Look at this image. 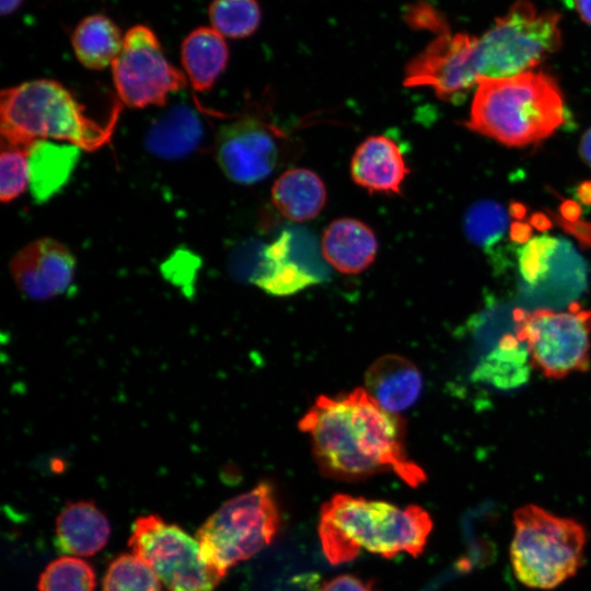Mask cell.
<instances>
[{"label": "cell", "mask_w": 591, "mask_h": 591, "mask_svg": "<svg viewBox=\"0 0 591 591\" xmlns=\"http://www.w3.org/2000/svg\"><path fill=\"white\" fill-rule=\"evenodd\" d=\"M379 243L373 230L354 218H339L325 229L321 250L323 258L343 274H358L375 259Z\"/></svg>", "instance_id": "16"}, {"label": "cell", "mask_w": 591, "mask_h": 591, "mask_svg": "<svg viewBox=\"0 0 591 591\" xmlns=\"http://www.w3.org/2000/svg\"><path fill=\"white\" fill-rule=\"evenodd\" d=\"M530 356L515 336H503L498 346L477 366L474 378L500 389H514L530 374Z\"/></svg>", "instance_id": "24"}, {"label": "cell", "mask_w": 591, "mask_h": 591, "mask_svg": "<svg viewBox=\"0 0 591 591\" xmlns=\"http://www.w3.org/2000/svg\"><path fill=\"white\" fill-rule=\"evenodd\" d=\"M579 154L583 162L591 167V128L583 134L580 140Z\"/></svg>", "instance_id": "37"}, {"label": "cell", "mask_w": 591, "mask_h": 591, "mask_svg": "<svg viewBox=\"0 0 591 591\" xmlns=\"http://www.w3.org/2000/svg\"><path fill=\"white\" fill-rule=\"evenodd\" d=\"M81 149L66 142L36 140L28 151V186L37 202L58 193L70 178Z\"/></svg>", "instance_id": "19"}, {"label": "cell", "mask_w": 591, "mask_h": 591, "mask_svg": "<svg viewBox=\"0 0 591 591\" xmlns=\"http://www.w3.org/2000/svg\"><path fill=\"white\" fill-rule=\"evenodd\" d=\"M202 127L188 108H172L151 127L147 144L151 152L169 159L189 153L198 144Z\"/></svg>", "instance_id": "23"}, {"label": "cell", "mask_w": 591, "mask_h": 591, "mask_svg": "<svg viewBox=\"0 0 591 591\" xmlns=\"http://www.w3.org/2000/svg\"><path fill=\"white\" fill-rule=\"evenodd\" d=\"M312 591H378L373 582L355 575H339L323 581Z\"/></svg>", "instance_id": "32"}, {"label": "cell", "mask_w": 591, "mask_h": 591, "mask_svg": "<svg viewBox=\"0 0 591 591\" xmlns=\"http://www.w3.org/2000/svg\"><path fill=\"white\" fill-rule=\"evenodd\" d=\"M329 271L317 252L306 242L296 241L283 231L264 246L259 273L254 285L273 296H290L328 279Z\"/></svg>", "instance_id": "14"}, {"label": "cell", "mask_w": 591, "mask_h": 591, "mask_svg": "<svg viewBox=\"0 0 591 591\" xmlns=\"http://www.w3.org/2000/svg\"><path fill=\"white\" fill-rule=\"evenodd\" d=\"M512 522L509 557L521 584L553 590L583 566L588 532L578 520L528 503L514 510Z\"/></svg>", "instance_id": "5"}, {"label": "cell", "mask_w": 591, "mask_h": 591, "mask_svg": "<svg viewBox=\"0 0 591 591\" xmlns=\"http://www.w3.org/2000/svg\"><path fill=\"white\" fill-rule=\"evenodd\" d=\"M508 216L503 207L494 200H479L472 205L464 217V230L470 241L488 248L503 236Z\"/></svg>", "instance_id": "27"}, {"label": "cell", "mask_w": 591, "mask_h": 591, "mask_svg": "<svg viewBox=\"0 0 591 591\" xmlns=\"http://www.w3.org/2000/svg\"><path fill=\"white\" fill-rule=\"evenodd\" d=\"M564 121L556 81L543 72L478 78L466 126L508 147H525L549 137Z\"/></svg>", "instance_id": "3"}, {"label": "cell", "mask_w": 591, "mask_h": 591, "mask_svg": "<svg viewBox=\"0 0 591 591\" xmlns=\"http://www.w3.org/2000/svg\"><path fill=\"white\" fill-rule=\"evenodd\" d=\"M124 36L118 25L104 14L83 18L71 34V46L79 62L88 69L112 66L121 50Z\"/></svg>", "instance_id": "22"}, {"label": "cell", "mask_w": 591, "mask_h": 591, "mask_svg": "<svg viewBox=\"0 0 591 591\" xmlns=\"http://www.w3.org/2000/svg\"><path fill=\"white\" fill-rule=\"evenodd\" d=\"M529 223L532 228L536 229L540 232H546L553 227L552 218L546 213L540 211L532 213Z\"/></svg>", "instance_id": "36"}, {"label": "cell", "mask_w": 591, "mask_h": 591, "mask_svg": "<svg viewBox=\"0 0 591 591\" xmlns=\"http://www.w3.org/2000/svg\"><path fill=\"white\" fill-rule=\"evenodd\" d=\"M573 4L580 19L591 25V0H573Z\"/></svg>", "instance_id": "39"}, {"label": "cell", "mask_w": 591, "mask_h": 591, "mask_svg": "<svg viewBox=\"0 0 591 591\" xmlns=\"http://www.w3.org/2000/svg\"><path fill=\"white\" fill-rule=\"evenodd\" d=\"M95 573L86 561L77 557H59L40 575L38 591H94Z\"/></svg>", "instance_id": "28"}, {"label": "cell", "mask_w": 591, "mask_h": 591, "mask_svg": "<svg viewBox=\"0 0 591 591\" xmlns=\"http://www.w3.org/2000/svg\"><path fill=\"white\" fill-rule=\"evenodd\" d=\"M23 2L24 0H0L1 15L12 14Z\"/></svg>", "instance_id": "41"}, {"label": "cell", "mask_w": 591, "mask_h": 591, "mask_svg": "<svg viewBox=\"0 0 591 591\" xmlns=\"http://www.w3.org/2000/svg\"><path fill=\"white\" fill-rule=\"evenodd\" d=\"M576 197L580 204L591 206V179H586L577 185Z\"/></svg>", "instance_id": "38"}, {"label": "cell", "mask_w": 591, "mask_h": 591, "mask_svg": "<svg viewBox=\"0 0 591 591\" xmlns=\"http://www.w3.org/2000/svg\"><path fill=\"white\" fill-rule=\"evenodd\" d=\"M299 429L309 436L315 462L327 477L359 480L393 472L413 487L426 480L407 455L403 420L362 387L317 397Z\"/></svg>", "instance_id": "1"}, {"label": "cell", "mask_w": 591, "mask_h": 591, "mask_svg": "<svg viewBox=\"0 0 591 591\" xmlns=\"http://www.w3.org/2000/svg\"><path fill=\"white\" fill-rule=\"evenodd\" d=\"M76 267L72 252L51 237L26 244L12 256L9 265L16 288L32 301H47L68 292Z\"/></svg>", "instance_id": "13"}, {"label": "cell", "mask_w": 591, "mask_h": 591, "mask_svg": "<svg viewBox=\"0 0 591 591\" xmlns=\"http://www.w3.org/2000/svg\"><path fill=\"white\" fill-rule=\"evenodd\" d=\"M208 15L213 30L234 39L252 35L260 23L257 0H212Z\"/></svg>", "instance_id": "25"}, {"label": "cell", "mask_w": 591, "mask_h": 591, "mask_svg": "<svg viewBox=\"0 0 591 591\" xmlns=\"http://www.w3.org/2000/svg\"><path fill=\"white\" fill-rule=\"evenodd\" d=\"M279 152L274 128L252 116L222 126L215 142L219 167L229 179L242 185L267 178L277 166Z\"/></svg>", "instance_id": "12"}, {"label": "cell", "mask_w": 591, "mask_h": 591, "mask_svg": "<svg viewBox=\"0 0 591 591\" xmlns=\"http://www.w3.org/2000/svg\"><path fill=\"white\" fill-rule=\"evenodd\" d=\"M160 579L135 554H121L108 566L102 591H161Z\"/></svg>", "instance_id": "26"}, {"label": "cell", "mask_w": 591, "mask_h": 591, "mask_svg": "<svg viewBox=\"0 0 591 591\" xmlns=\"http://www.w3.org/2000/svg\"><path fill=\"white\" fill-rule=\"evenodd\" d=\"M408 173L401 148L384 135L364 139L351 158L352 181L371 193L401 194Z\"/></svg>", "instance_id": "15"}, {"label": "cell", "mask_w": 591, "mask_h": 591, "mask_svg": "<svg viewBox=\"0 0 591 591\" xmlns=\"http://www.w3.org/2000/svg\"><path fill=\"white\" fill-rule=\"evenodd\" d=\"M327 198L322 178L309 169L282 173L271 187V201L287 219L304 222L318 216Z\"/></svg>", "instance_id": "21"}, {"label": "cell", "mask_w": 591, "mask_h": 591, "mask_svg": "<svg viewBox=\"0 0 591 591\" xmlns=\"http://www.w3.org/2000/svg\"><path fill=\"white\" fill-rule=\"evenodd\" d=\"M128 544L170 591H213L225 576L204 558L196 538L157 514L136 519Z\"/></svg>", "instance_id": "9"}, {"label": "cell", "mask_w": 591, "mask_h": 591, "mask_svg": "<svg viewBox=\"0 0 591 591\" xmlns=\"http://www.w3.org/2000/svg\"><path fill=\"white\" fill-rule=\"evenodd\" d=\"M229 60L224 37L211 26H199L184 38L181 45V62L184 73L198 92L212 88Z\"/></svg>", "instance_id": "20"}, {"label": "cell", "mask_w": 591, "mask_h": 591, "mask_svg": "<svg viewBox=\"0 0 591 591\" xmlns=\"http://www.w3.org/2000/svg\"><path fill=\"white\" fill-rule=\"evenodd\" d=\"M547 212L558 227L578 241L581 247L591 248V222L580 220L568 222L554 211L548 210Z\"/></svg>", "instance_id": "33"}, {"label": "cell", "mask_w": 591, "mask_h": 591, "mask_svg": "<svg viewBox=\"0 0 591 591\" xmlns=\"http://www.w3.org/2000/svg\"><path fill=\"white\" fill-rule=\"evenodd\" d=\"M30 147L1 140L0 198L4 204L20 197L28 185Z\"/></svg>", "instance_id": "29"}, {"label": "cell", "mask_w": 591, "mask_h": 591, "mask_svg": "<svg viewBox=\"0 0 591 591\" xmlns=\"http://www.w3.org/2000/svg\"><path fill=\"white\" fill-rule=\"evenodd\" d=\"M559 244L558 239L544 234L531 239L519 248L518 266L525 282L537 285L547 278Z\"/></svg>", "instance_id": "30"}, {"label": "cell", "mask_w": 591, "mask_h": 591, "mask_svg": "<svg viewBox=\"0 0 591 591\" xmlns=\"http://www.w3.org/2000/svg\"><path fill=\"white\" fill-rule=\"evenodd\" d=\"M1 140L30 147L51 140L94 151L112 137L116 116L101 125L61 83L36 79L7 88L0 95Z\"/></svg>", "instance_id": "4"}, {"label": "cell", "mask_w": 591, "mask_h": 591, "mask_svg": "<svg viewBox=\"0 0 591 591\" xmlns=\"http://www.w3.org/2000/svg\"><path fill=\"white\" fill-rule=\"evenodd\" d=\"M433 522L427 510L338 494L322 506L318 536L333 565L355 559L361 549L392 558L399 553L419 556Z\"/></svg>", "instance_id": "2"}, {"label": "cell", "mask_w": 591, "mask_h": 591, "mask_svg": "<svg viewBox=\"0 0 591 591\" xmlns=\"http://www.w3.org/2000/svg\"><path fill=\"white\" fill-rule=\"evenodd\" d=\"M366 390L385 410H406L418 399L422 379L416 366L405 357L386 355L374 361L366 373Z\"/></svg>", "instance_id": "17"}, {"label": "cell", "mask_w": 591, "mask_h": 591, "mask_svg": "<svg viewBox=\"0 0 591 591\" xmlns=\"http://www.w3.org/2000/svg\"><path fill=\"white\" fill-rule=\"evenodd\" d=\"M404 20L415 30L433 31L439 35L449 33L442 15L433 7L425 2L410 4L404 13Z\"/></svg>", "instance_id": "31"}, {"label": "cell", "mask_w": 591, "mask_h": 591, "mask_svg": "<svg viewBox=\"0 0 591 591\" xmlns=\"http://www.w3.org/2000/svg\"><path fill=\"white\" fill-rule=\"evenodd\" d=\"M560 15L517 1L476 45L479 78L501 79L528 72L561 46Z\"/></svg>", "instance_id": "7"}, {"label": "cell", "mask_w": 591, "mask_h": 591, "mask_svg": "<svg viewBox=\"0 0 591 591\" xmlns=\"http://www.w3.org/2000/svg\"><path fill=\"white\" fill-rule=\"evenodd\" d=\"M477 37L450 32L439 35L405 67V86H430L448 102L463 100L477 85Z\"/></svg>", "instance_id": "11"}, {"label": "cell", "mask_w": 591, "mask_h": 591, "mask_svg": "<svg viewBox=\"0 0 591 591\" xmlns=\"http://www.w3.org/2000/svg\"><path fill=\"white\" fill-rule=\"evenodd\" d=\"M111 533L106 515L94 502L68 503L56 520V546L66 554L92 556L107 543Z\"/></svg>", "instance_id": "18"}, {"label": "cell", "mask_w": 591, "mask_h": 591, "mask_svg": "<svg viewBox=\"0 0 591 591\" xmlns=\"http://www.w3.org/2000/svg\"><path fill=\"white\" fill-rule=\"evenodd\" d=\"M280 522L275 489L262 482L220 506L199 526L196 540L204 558L227 575L229 568L269 545Z\"/></svg>", "instance_id": "6"}, {"label": "cell", "mask_w": 591, "mask_h": 591, "mask_svg": "<svg viewBox=\"0 0 591 591\" xmlns=\"http://www.w3.org/2000/svg\"><path fill=\"white\" fill-rule=\"evenodd\" d=\"M582 213L581 205L573 199H563L559 205V216L568 222H576Z\"/></svg>", "instance_id": "35"}, {"label": "cell", "mask_w": 591, "mask_h": 591, "mask_svg": "<svg viewBox=\"0 0 591 591\" xmlns=\"http://www.w3.org/2000/svg\"><path fill=\"white\" fill-rule=\"evenodd\" d=\"M533 234L531 224L522 221H514L509 229L510 241L517 244H526Z\"/></svg>", "instance_id": "34"}, {"label": "cell", "mask_w": 591, "mask_h": 591, "mask_svg": "<svg viewBox=\"0 0 591 591\" xmlns=\"http://www.w3.org/2000/svg\"><path fill=\"white\" fill-rule=\"evenodd\" d=\"M111 67L116 92L131 108L164 105L187 82L185 73L166 59L153 30L143 24L126 32Z\"/></svg>", "instance_id": "10"}, {"label": "cell", "mask_w": 591, "mask_h": 591, "mask_svg": "<svg viewBox=\"0 0 591 591\" xmlns=\"http://www.w3.org/2000/svg\"><path fill=\"white\" fill-rule=\"evenodd\" d=\"M515 337L531 360L548 379L587 372L591 366V309L572 302L567 310H514Z\"/></svg>", "instance_id": "8"}, {"label": "cell", "mask_w": 591, "mask_h": 591, "mask_svg": "<svg viewBox=\"0 0 591 591\" xmlns=\"http://www.w3.org/2000/svg\"><path fill=\"white\" fill-rule=\"evenodd\" d=\"M508 212L512 218L522 220L528 215V208L524 204L513 200L509 204Z\"/></svg>", "instance_id": "40"}]
</instances>
